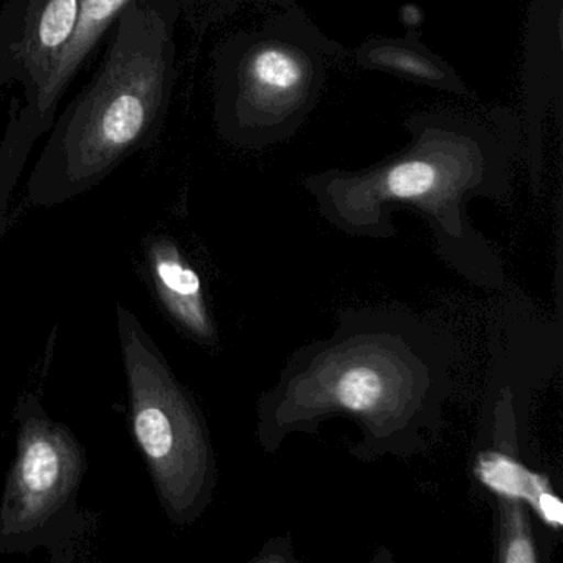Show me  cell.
<instances>
[{"mask_svg": "<svg viewBox=\"0 0 563 563\" xmlns=\"http://www.w3.org/2000/svg\"><path fill=\"white\" fill-rule=\"evenodd\" d=\"M170 0H131L114 21L103 64L52 124L27 183V202L55 207L103 183L153 143L174 80Z\"/></svg>", "mask_w": 563, "mask_h": 563, "instance_id": "cell-1", "label": "cell"}, {"mask_svg": "<svg viewBox=\"0 0 563 563\" xmlns=\"http://www.w3.org/2000/svg\"><path fill=\"white\" fill-rule=\"evenodd\" d=\"M117 319L131 430L164 512L184 526L202 512L212 490L213 460L206 428L137 316L118 302Z\"/></svg>", "mask_w": 563, "mask_h": 563, "instance_id": "cell-2", "label": "cell"}, {"mask_svg": "<svg viewBox=\"0 0 563 563\" xmlns=\"http://www.w3.org/2000/svg\"><path fill=\"white\" fill-rule=\"evenodd\" d=\"M15 418L18 454L0 503V555L45 547L58 559L87 529L78 509L87 451L34 394L21 398Z\"/></svg>", "mask_w": 563, "mask_h": 563, "instance_id": "cell-3", "label": "cell"}, {"mask_svg": "<svg viewBox=\"0 0 563 563\" xmlns=\"http://www.w3.org/2000/svg\"><path fill=\"white\" fill-rule=\"evenodd\" d=\"M81 0H5L0 8V90L24 91L32 111L74 37Z\"/></svg>", "mask_w": 563, "mask_h": 563, "instance_id": "cell-4", "label": "cell"}, {"mask_svg": "<svg viewBox=\"0 0 563 563\" xmlns=\"http://www.w3.org/2000/svg\"><path fill=\"white\" fill-rule=\"evenodd\" d=\"M144 252L151 282L167 314L197 341H212L202 283L179 245L169 236H151Z\"/></svg>", "mask_w": 563, "mask_h": 563, "instance_id": "cell-5", "label": "cell"}, {"mask_svg": "<svg viewBox=\"0 0 563 563\" xmlns=\"http://www.w3.org/2000/svg\"><path fill=\"white\" fill-rule=\"evenodd\" d=\"M131 0H81L80 14L74 37L68 42L64 55L58 60L47 87L42 91L34 110L24 111L19 107V98H12V104L19 117L32 128L38 137L47 134L55 121L58 103L68 85L74 80L91 52L100 44L108 29L113 27L118 15L130 4Z\"/></svg>", "mask_w": 563, "mask_h": 563, "instance_id": "cell-6", "label": "cell"}, {"mask_svg": "<svg viewBox=\"0 0 563 563\" xmlns=\"http://www.w3.org/2000/svg\"><path fill=\"white\" fill-rule=\"evenodd\" d=\"M477 479L504 499L527 503L545 526H563V504L547 477L499 451H486L474 466Z\"/></svg>", "mask_w": 563, "mask_h": 563, "instance_id": "cell-7", "label": "cell"}, {"mask_svg": "<svg viewBox=\"0 0 563 563\" xmlns=\"http://www.w3.org/2000/svg\"><path fill=\"white\" fill-rule=\"evenodd\" d=\"M334 390L332 397L341 407L352 411H371L387 397L388 385L377 368L357 365L341 375Z\"/></svg>", "mask_w": 563, "mask_h": 563, "instance_id": "cell-8", "label": "cell"}, {"mask_svg": "<svg viewBox=\"0 0 563 563\" xmlns=\"http://www.w3.org/2000/svg\"><path fill=\"white\" fill-rule=\"evenodd\" d=\"M252 77L256 85L275 93L292 90L302 80V67L298 58L279 48H266L252 62Z\"/></svg>", "mask_w": 563, "mask_h": 563, "instance_id": "cell-9", "label": "cell"}, {"mask_svg": "<svg viewBox=\"0 0 563 563\" xmlns=\"http://www.w3.org/2000/svg\"><path fill=\"white\" fill-rule=\"evenodd\" d=\"M504 512L503 526V555L500 560L506 563L536 562V547L530 536L529 520L519 504H510Z\"/></svg>", "mask_w": 563, "mask_h": 563, "instance_id": "cell-10", "label": "cell"}, {"mask_svg": "<svg viewBox=\"0 0 563 563\" xmlns=\"http://www.w3.org/2000/svg\"><path fill=\"white\" fill-rule=\"evenodd\" d=\"M437 184V170L424 161L398 164L388 173L385 189L397 199H417L427 196Z\"/></svg>", "mask_w": 563, "mask_h": 563, "instance_id": "cell-11", "label": "cell"}, {"mask_svg": "<svg viewBox=\"0 0 563 563\" xmlns=\"http://www.w3.org/2000/svg\"><path fill=\"white\" fill-rule=\"evenodd\" d=\"M368 60L378 67L391 68V70L401 71L410 77L421 78V80L438 81L443 80L444 74L431 64L420 54L411 51H404L397 47L375 48L368 54Z\"/></svg>", "mask_w": 563, "mask_h": 563, "instance_id": "cell-12", "label": "cell"}, {"mask_svg": "<svg viewBox=\"0 0 563 563\" xmlns=\"http://www.w3.org/2000/svg\"><path fill=\"white\" fill-rule=\"evenodd\" d=\"M21 174L22 170L14 164L0 159V239L4 235L5 223H8L9 199Z\"/></svg>", "mask_w": 563, "mask_h": 563, "instance_id": "cell-13", "label": "cell"}, {"mask_svg": "<svg viewBox=\"0 0 563 563\" xmlns=\"http://www.w3.org/2000/svg\"><path fill=\"white\" fill-rule=\"evenodd\" d=\"M9 117H11V114H9ZM11 118H14V117H11ZM14 120H15V118H14ZM15 121H18V120H15ZM18 123H19V121H18ZM19 124H21V123H19ZM21 126H22V124H21ZM22 128H24V126H22ZM24 130H25V128H24ZM27 133H29V131H27ZM29 136H31V137H32V140H35V137H34V136H32V134H31V133H29ZM35 141H37V140H35Z\"/></svg>", "mask_w": 563, "mask_h": 563, "instance_id": "cell-14", "label": "cell"}]
</instances>
